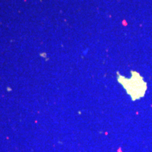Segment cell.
I'll list each match as a JSON object with an SVG mask.
<instances>
[{
    "label": "cell",
    "mask_w": 152,
    "mask_h": 152,
    "mask_svg": "<svg viewBox=\"0 0 152 152\" xmlns=\"http://www.w3.org/2000/svg\"><path fill=\"white\" fill-rule=\"evenodd\" d=\"M121 83L124 85L125 89L133 99L141 97L145 92L146 85L140 76L135 77L133 75L131 79L125 80V81H123Z\"/></svg>",
    "instance_id": "obj_1"
}]
</instances>
